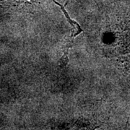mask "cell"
I'll return each instance as SVG.
<instances>
[{
	"mask_svg": "<svg viewBox=\"0 0 130 130\" xmlns=\"http://www.w3.org/2000/svg\"><path fill=\"white\" fill-rule=\"evenodd\" d=\"M72 43H69L67 45V48L65 50L64 55L61 56V58L60 60L59 61V63H58L59 67H61V68L65 67L67 65L68 62H69V57H68V55H69V49H70V47H72Z\"/></svg>",
	"mask_w": 130,
	"mask_h": 130,
	"instance_id": "cell-2",
	"label": "cell"
},
{
	"mask_svg": "<svg viewBox=\"0 0 130 130\" xmlns=\"http://www.w3.org/2000/svg\"><path fill=\"white\" fill-rule=\"evenodd\" d=\"M54 3H56V5H58L59 7H60V8L62 9V11H63V12H64V14L65 17L67 18V20H68V22L70 23V25H71L73 27V28H74L73 35H72V38H73V39H74V38H75L76 36H77L80 32H83V30L80 28L79 25L77 23V22H75V21H74L72 19L70 18V17L69 16V14H68V13L66 12V10H65V9L64 8V7H63L62 5H60L59 3H58V2H56L55 0H54Z\"/></svg>",
	"mask_w": 130,
	"mask_h": 130,
	"instance_id": "cell-1",
	"label": "cell"
}]
</instances>
